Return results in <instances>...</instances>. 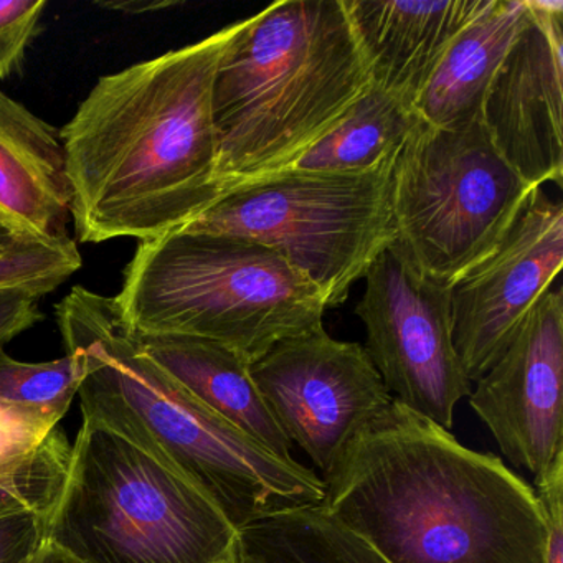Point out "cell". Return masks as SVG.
Wrapping results in <instances>:
<instances>
[{"label": "cell", "mask_w": 563, "mask_h": 563, "mask_svg": "<svg viewBox=\"0 0 563 563\" xmlns=\"http://www.w3.org/2000/svg\"><path fill=\"white\" fill-rule=\"evenodd\" d=\"M235 29L104 75L62 128L78 242H146L222 200L213 87Z\"/></svg>", "instance_id": "6da1fadb"}, {"label": "cell", "mask_w": 563, "mask_h": 563, "mask_svg": "<svg viewBox=\"0 0 563 563\" xmlns=\"http://www.w3.org/2000/svg\"><path fill=\"white\" fill-rule=\"evenodd\" d=\"M322 483L324 509L388 563H543L536 490L395 398Z\"/></svg>", "instance_id": "7a4b0ae2"}, {"label": "cell", "mask_w": 563, "mask_h": 563, "mask_svg": "<svg viewBox=\"0 0 563 563\" xmlns=\"http://www.w3.org/2000/svg\"><path fill=\"white\" fill-rule=\"evenodd\" d=\"M57 321L65 349L80 357L84 420L173 467L236 530L324 504V483L314 471L279 460L154 364L121 321L114 298L75 286L57 306Z\"/></svg>", "instance_id": "3957f363"}, {"label": "cell", "mask_w": 563, "mask_h": 563, "mask_svg": "<svg viewBox=\"0 0 563 563\" xmlns=\"http://www.w3.org/2000/svg\"><path fill=\"white\" fill-rule=\"evenodd\" d=\"M371 87L345 0H283L236 22L213 87L222 199L286 169Z\"/></svg>", "instance_id": "277c9868"}, {"label": "cell", "mask_w": 563, "mask_h": 563, "mask_svg": "<svg viewBox=\"0 0 563 563\" xmlns=\"http://www.w3.org/2000/svg\"><path fill=\"white\" fill-rule=\"evenodd\" d=\"M114 302L133 334L209 339L249 364L324 329L328 311L322 292L275 250L189 230L140 242Z\"/></svg>", "instance_id": "5b68a950"}, {"label": "cell", "mask_w": 563, "mask_h": 563, "mask_svg": "<svg viewBox=\"0 0 563 563\" xmlns=\"http://www.w3.org/2000/svg\"><path fill=\"white\" fill-rule=\"evenodd\" d=\"M42 539L80 563H227L236 529L173 467L84 420Z\"/></svg>", "instance_id": "8992f818"}, {"label": "cell", "mask_w": 563, "mask_h": 563, "mask_svg": "<svg viewBox=\"0 0 563 563\" xmlns=\"http://www.w3.org/2000/svg\"><path fill=\"white\" fill-rule=\"evenodd\" d=\"M397 154L358 174L278 173L239 187L183 230L253 240L278 252L339 308L397 240Z\"/></svg>", "instance_id": "52a82bcc"}, {"label": "cell", "mask_w": 563, "mask_h": 563, "mask_svg": "<svg viewBox=\"0 0 563 563\" xmlns=\"http://www.w3.org/2000/svg\"><path fill=\"white\" fill-rule=\"evenodd\" d=\"M533 189L481 117L446 128L420 120L395 161L394 245L421 275L451 286L500 245Z\"/></svg>", "instance_id": "ba28073f"}, {"label": "cell", "mask_w": 563, "mask_h": 563, "mask_svg": "<svg viewBox=\"0 0 563 563\" xmlns=\"http://www.w3.org/2000/svg\"><path fill=\"white\" fill-rule=\"evenodd\" d=\"M355 314L385 387L413 413L450 431L471 382L453 344L450 286L421 275L391 243L365 273Z\"/></svg>", "instance_id": "9c48e42d"}, {"label": "cell", "mask_w": 563, "mask_h": 563, "mask_svg": "<svg viewBox=\"0 0 563 563\" xmlns=\"http://www.w3.org/2000/svg\"><path fill=\"white\" fill-rule=\"evenodd\" d=\"M250 372L283 433L324 477L394 400L365 347L325 329L279 342Z\"/></svg>", "instance_id": "30bf717a"}, {"label": "cell", "mask_w": 563, "mask_h": 563, "mask_svg": "<svg viewBox=\"0 0 563 563\" xmlns=\"http://www.w3.org/2000/svg\"><path fill=\"white\" fill-rule=\"evenodd\" d=\"M562 263L563 207L537 187L500 245L450 286L453 344L467 380L506 352Z\"/></svg>", "instance_id": "8fae6325"}, {"label": "cell", "mask_w": 563, "mask_h": 563, "mask_svg": "<svg viewBox=\"0 0 563 563\" xmlns=\"http://www.w3.org/2000/svg\"><path fill=\"white\" fill-rule=\"evenodd\" d=\"M470 405L504 456L533 483L563 453V295L542 296L496 364L476 382Z\"/></svg>", "instance_id": "7c38bea8"}, {"label": "cell", "mask_w": 563, "mask_h": 563, "mask_svg": "<svg viewBox=\"0 0 563 563\" xmlns=\"http://www.w3.org/2000/svg\"><path fill=\"white\" fill-rule=\"evenodd\" d=\"M529 5V21L487 90L481 121L529 186H562L563 4Z\"/></svg>", "instance_id": "4fadbf2b"}, {"label": "cell", "mask_w": 563, "mask_h": 563, "mask_svg": "<svg viewBox=\"0 0 563 563\" xmlns=\"http://www.w3.org/2000/svg\"><path fill=\"white\" fill-rule=\"evenodd\" d=\"M487 0H345L372 84L413 107L457 32Z\"/></svg>", "instance_id": "5bb4252c"}, {"label": "cell", "mask_w": 563, "mask_h": 563, "mask_svg": "<svg viewBox=\"0 0 563 563\" xmlns=\"http://www.w3.org/2000/svg\"><path fill=\"white\" fill-rule=\"evenodd\" d=\"M70 210L60 131L0 91V212L29 239L60 242Z\"/></svg>", "instance_id": "9a60e30c"}, {"label": "cell", "mask_w": 563, "mask_h": 563, "mask_svg": "<svg viewBox=\"0 0 563 563\" xmlns=\"http://www.w3.org/2000/svg\"><path fill=\"white\" fill-rule=\"evenodd\" d=\"M133 335L144 354L200 404L279 460H292L291 441L283 433L256 388L250 372L252 364L239 352L194 335Z\"/></svg>", "instance_id": "2e32d148"}, {"label": "cell", "mask_w": 563, "mask_h": 563, "mask_svg": "<svg viewBox=\"0 0 563 563\" xmlns=\"http://www.w3.org/2000/svg\"><path fill=\"white\" fill-rule=\"evenodd\" d=\"M529 0H487L448 45L415 103L431 126H457L481 117L487 90L529 21Z\"/></svg>", "instance_id": "e0dca14e"}, {"label": "cell", "mask_w": 563, "mask_h": 563, "mask_svg": "<svg viewBox=\"0 0 563 563\" xmlns=\"http://www.w3.org/2000/svg\"><path fill=\"white\" fill-rule=\"evenodd\" d=\"M418 121L413 107L372 84L328 136L279 173H365L397 154Z\"/></svg>", "instance_id": "ac0fdd59"}, {"label": "cell", "mask_w": 563, "mask_h": 563, "mask_svg": "<svg viewBox=\"0 0 563 563\" xmlns=\"http://www.w3.org/2000/svg\"><path fill=\"white\" fill-rule=\"evenodd\" d=\"M236 563H388L324 506L283 510L236 530Z\"/></svg>", "instance_id": "d6986e66"}, {"label": "cell", "mask_w": 563, "mask_h": 563, "mask_svg": "<svg viewBox=\"0 0 563 563\" xmlns=\"http://www.w3.org/2000/svg\"><path fill=\"white\" fill-rule=\"evenodd\" d=\"M81 384L75 352L51 362H21L0 349V404L12 405L60 423Z\"/></svg>", "instance_id": "ffe728a7"}, {"label": "cell", "mask_w": 563, "mask_h": 563, "mask_svg": "<svg viewBox=\"0 0 563 563\" xmlns=\"http://www.w3.org/2000/svg\"><path fill=\"white\" fill-rule=\"evenodd\" d=\"M71 444L57 430L27 460L0 470V517L34 512L45 517L60 496Z\"/></svg>", "instance_id": "44dd1931"}, {"label": "cell", "mask_w": 563, "mask_h": 563, "mask_svg": "<svg viewBox=\"0 0 563 563\" xmlns=\"http://www.w3.org/2000/svg\"><path fill=\"white\" fill-rule=\"evenodd\" d=\"M47 0H0V80L24 67L25 55L41 34Z\"/></svg>", "instance_id": "7402d4cb"}, {"label": "cell", "mask_w": 563, "mask_h": 563, "mask_svg": "<svg viewBox=\"0 0 563 563\" xmlns=\"http://www.w3.org/2000/svg\"><path fill=\"white\" fill-rule=\"evenodd\" d=\"M58 424L42 415L0 404V470L18 466L31 457Z\"/></svg>", "instance_id": "603a6c76"}, {"label": "cell", "mask_w": 563, "mask_h": 563, "mask_svg": "<svg viewBox=\"0 0 563 563\" xmlns=\"http://www.w3.org/2000/svg\"><path fill=\"white\" fill-rule=\"evenodd\" d=\"M537 486V499L545 526L543 563H563V453Z\"/></svg>", "instance_id": "cb8c5ba5"}, {"label": "cell", "mask_w": 563, "mask_h": 563, "mask_svg": "<svg viewBox=\"0 0 563 563\" xmlns=\"http://www.w3.org/2000/svg\"><path fill=\"white\" fill-rule=\"evenodd\" d=\"M41 298L31 289L0 288V349L44 321Z\"/></svg>", "instance_id": "d4e9b609"}, {"label": "cell", "mask_w": 563, "mask_h": 563, "mask_svg": "<svg viewBox=\"0 0 563 563\" xmlns=\"http://www.w3.org/2000/svg\"><path fill=\"white\" fill-rule=\"evenodd\" d=\"M44 517L19 512L0 517V563H22L42 540Z\"/></svg>", "instance_id": "484cf974"}, {"label": "cell", "mask_w": 563, "mask_h": 563, "mask_svg": "<svg viewBox=\"0 0 563 563\" xmlns=\"http://www.w3.org/2000/svg\"><path fill=\"white\" fill-rule=\"evenodd\" d=\"M98 5L110 11L123 12V14H150V12L163 11V9L174 8L176 2L170 0H128V2H98Z\"/></svg>", "instance_id": "4316f807"}, {"label": "cell", "mask_w": 563, "mask_h": 563, "mask_svg": "<svg viewBox=\"0 0 563 563\" xmlns=\"http://www.w3.org/2000/svg\"><path fill=\"white\" fill-rule=\"evenodd\" d=\"M22 563H80L71 559L67 553L62 552L52 543L45 542L44 539L38 543L37 549L27 556Z\"/></svg>", "instance_id": "83f0119b"}, {"label": "cell", "mask_w": 563, "mask_h": 563, "mask_svg": "<svg viewBox=\"0 0 563 563\" xmlns=\"http://www.w3.org/2000/svg\"><path fill=\"white\" fill-rule=\"evenodd\" d=\"M25 239H29V236L22 235V233L15 229L14 223H12L4 213L0 212V258H2L5 253L11 252L15 245H19V243Z\"/></svg>", "instance_id": "f1b7e54d"}, {"label": "cell", "mask_w": 563, "mask_h": 563, "mask_svg": "<svg viewBox=\"0 0 563 563\" xmlns=\"http://www.w3.org/2000/svg\"><path fill=\"white\" fill-rule=\"evenodd\" d=\"M227 563H236V560L233 559V560H230V562H227Z\"/></svg>", "instance_id": "f546056e"}]
</instances>
